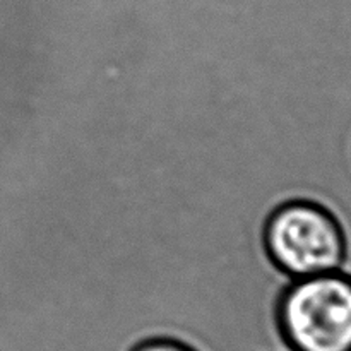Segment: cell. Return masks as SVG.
Here are the masks:
<instances>
[{"label": "cell", "mask_w": 351, "mask_h": 351, "mask_svg": "<svg viewBox=\"0 0 351 351\" xmlns=\"http://www.w3.org/2000/svg\"><path fill=\"white\" fill-rule=\"evenodd\" d=\"M274 322L290 351H351V276L293 280L278 297Z\"/></svg>", "instance_id": "obj_1"}, {"label": "cell", "mask_w": 351, "mask_h": 351, "mask_svg": "<svg viewBox=\"0 0 351 351\" xmlns=\"http://www.w3.org/2000/svg\"><path fill=\"white\" fill-rule=\"evenodd\" d=\"M264 247L271 263L293 280L339 271L348 254L339 219L326 206L304 199L271 213L264 225Z\"/></svg>", "instance_id": "obj_2"}, {"label": "cell", "mask_w": 351, "mask_h": 351, "mask_svg": "<svg viewBox=\"0 0 351 351\" xmlns=\"http://www.w3.org/2000/svg\"><path fill=\"white\" fill-rule=\"evenodd\" d=\"M129 351H199L189 343L180 341L177 338H170V336H154V338L143 339V341L136 343L130 346Z\"/></svg>", "instance_id": "obj_3"}]
</instances>
